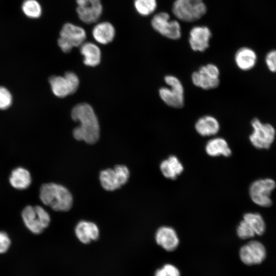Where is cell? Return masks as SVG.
Returning <instances> with one entry per match:
<instances>
[{
  "instance_id": "6da1fadb",
  "label": "cell",
  "mask_w": 276,
  "mask_h": 276,
  "mask_svg": "<svg viewBox=\"0 0 276 276\" xmlns=\"http://www.w3.org/2000/svg\"><path fill=\"white\" fill-rule=\"evenodd\" d=\"M71 116L73 120L80 123L73 130L74 137L88 144L97 142L100 136V126L92 107L86 103L78 104L73 108Z\"/></svg>"
},
{
  "instance_id": "7a4b0ae2",
  "label": "cell",
  "mask_w": 276,
  "mask_h": 276,
  "mask_svg": "<svg viewBox=\"0 0 276 276\" xmlns=\"http://www.w3.org/2000/svg\"><path fill=\"white\" fill-rule=\"evenodd\" d=\"M41 201L56 211H67L73 205V197L69 190L62 185L49 182L43 184L39 190Z\"/></svg>"
},
{
  "instance_id": "3957f363",
  "label": "cell",
  "mask_w": 276,
  "mask_h": 276,
  "mask_svg": "<svg viewBox=\"0 0 276 276\" xmlns=\"http://www.w3.org/2000/svg\"><path fill=\"white\" fill-rule=\"evenodd\" d=\"M21 216L25 227L36 235L42 233L51 221L48 212L40 205L26 206L21 211Z\"/></svg>"
},
{
  "instance_id": "277c9868",
  "label": "cell",
  "mask_w": 276,
  "mask_h": 276,
  "mask_svg": "<svg viewBox=\"0 0 276 276\" xmlns=\"http://www.w3.org/2000/svg\"><path fill=\"white\" fill-rule=\"evenodd\" d=\"M172 10L178 19L193 22L201 18L207 8L203 0H175Z\"/></svg>"
},
{
  "instance_id": "5b68a950",
  "label": "cell",
  "mask_w": 276,
  "mask_h": 276,
  "mask_svg": "<svg viewBox=\"0 0 276 276\" xmlns=\"http://www.w3.org/2000/svg\"><path fill=\"white\" fill-rule=\"evenodd\" d=\"M276 188V182L270 178L258 179L253 181L249 188L252 201L259 206L269 208L272 205V191Z\"/></svg>"
},
{
  "instance_id": "8992f818",
  "label": "cell",
  "mask_w": 276,
  "mask_h": 276,
  "mask_svg": "<svg viewBox=\"0 0 276 276\" xmlns=\"http://www.w3.org/2000/svg\"><path fill=\"white\" fill-rule=\"evenodd\" d=\"M252 132L249 135L252 145L258 149H268L273 143L275 136L274 127L269 123H263L258 118L251 121Z\"/></svg>"
},
{
  "instance_id": "52a82bcc",
  "label": "cell",
  "mask_w": 276,
  "mask_h": 276,
  "mask_svg": "<svg viewBox=\"0 0 276 276\" xmlns=\"http://www.w3.org/2000/svg\"><path fill=\"white\" fill-rule=\"evenodd\" d=\"M164 80L170 87H162L159 89L160 98L170 107H182L184 104V88L181 82L173 75L165 76Z\"/></svg>"
},
{
  "instance_id": "ba28073f",
  "label": "cell",
  "mask_w": 276,
  "mask_h": 276,
  "mask_svg": "<svg viewBox=\"0 0 276 276\" xmlns=\"http://www.w3.org/2000/svg\"><path fill=\"white\" fill-rule=\"evenodd\" d=\"M58 44L64 53H68L73 47H80L86 38L83 28L68 22L65 24L60 32Z\"/></svg>"
},
{
  "instance_id": "9c48e42d",
  "label": "cell",
  "mask_w": 276,
  "mask_h": 276,
  "mask_svg": "<svg viewBox=\"0 0 276 276\" xmlns=\"http://www.w3.org/2000/svg\"><path fill=\"white\" fill-rule=\"evenodd\" d=\"M130 173L128 168L122 165L116 166L113 169L102 171L99 179L102 187L107 191H112L120 188L128 181Z\"/></svg>"
},
{
  "instance_id": "30bf717a",
  "label": "cell",
  "mask_w": 276,
  "mask_h": 276,
  "mask_svg": "<svg viewBox=\"0 0 276 276\" xmlns=\"http://www.w3.org/2000/svg\"><path fill=\"white\" fill-rule=\"evenodd\" d=\"M153 29L164 37L177 40L181 37V27L176 20H170V15L165 12L156 14L151 19Z\"/></svg>"
},
{
  "instance_id": "8fae6325",
  "label": "cell",
  "mask_w": 276,
  "mask_h": 276,
  "mask_svg": "<svg viewBox=\"0 0 276 276\" xmlns=\"http://www.w3.org/2000/svg\"><path fill=\"white\" fill-rule=\"evenodd\" d=\"M49 82L53 94L59 98H63L74 94L77 90L79 80L73 72H67L64 76H53Z\"/></svg>"
},
{
  "instance_id": "7c38bea8",
  "label": "cell",
  "mask_w": 276,
  "mask_h": 276,
  "mask_svg": "<svg viewBox=\"0 0 276 276\" xmlns=\"http://www.w3.org/2000/svg\"><path fill=\"white\" fill-rule=\"evenodd\" d=\"M219 70L213 64L201 66L192 74V81L196 86L204 90L216 88L219 84Z\"/></svg>"
},
{
  "instance_id": "4fadbf2b",
  "label": "cell",
  "mask_w": 276,
  "mask_h": 276,
  "mask_svg": "<svg viewBox=\"0 0 276 276\" xmlns=\"http://www.w3.org/2000/svg\"><path fill=\"white\" fill-rule=\"evenodd\" d=\"M266 257L264 245L257 240H251L243 245L239 250V257L246 265H252L262 263Z\"/></svg>"
},
{
  "instance_id": "5bb4252c",
  "label": "cell",
  "mask_w": 276,
  "mask_h": 276,
  "mask_svg": "<svg viewBox=\"0 0 276 276\" xmlns=\"http://www.w3.org/2000/svg\"><path fill=\"white\" fill-rule=\"evenodd\" d=\"M76 3L78 17L86 24L96 22L102 13L103 7L100 0H76Z\"/></svg>"
},
{
  "instance_id": "9a60e30c",
  "label": "cell",
  "mask_w": 276,
  "mask_h": 276,
  "mask_svg": "<svg viewBox=\"0 0 276 276\" xmlns=\"http://www.w3.org/2000/svg\"><path fill=\"white\" fill-rule=\"evenodd\" d=\"M212 36L210 29L205 26H196L190 32L189 42L194 51L203 52L209 47Z\"/></svg>"
},
{
  "instance_id": "2e32d148",
  "label": "cell",
  "mask_w": 276,
  "mask_h": 276,
  "mask_svg": "<svg viewBox=\"0 0 276 276\" xmlns=\"http://www.w3.org/2000/svg\"><path fill=\"white\" fill-rule=\"evenodd\" d=\"M155 240L157 244L168 251L176 249L179 240L176 231L169 226H162L156 231Z\"/></svg>"
},
{
  "instance_id": "e0dca14e",
  "label": "cell",
  "mask_w": 276,
  "mask_h": 276,
  "mask_svg": "<svg viewBox=\"0 0 276 276\" xmlns=\"http://www.w3.org/2000/svg\"><path fill=\"white\" fill-rule=\"evenodd\" d=\"M75 234L79 240L84 244H88L96 240L99 236V229L94 223L87 221H81L77 224Z\"/></svg>"
},
{
  "instance_id": "ac0fdd59",
  "label": "cell",
  "mask_w": 276,
  "mask_h": 276,
  "mask_svg": "<svg viewBox=\"0 0 276 276\" xmlns=\"http://www.w3.org/2000/svg\"><path fill=\"white\" fill-rule=\"evenodd\" d=\"M32 176L30 171L22 167L13 169L9 176V182L13 188L18 190L28 189L32 183Z\"/></svg>"
},
{
  "instance_id": "d6986e66",
  "label": "cell",
  "mask_w": 276,
  "mask_h": 276,
  "mask_svg": "<svg viewBox=\"0 0 276 276\" xmlns=\"http://www.w3.org/2000/svg\"><path fill=\"white\" fill-rule=\"evenodd\" d=\"M257 61V55L254 50L248 47L239 49L235 55V61L237 67L242 71L252 69Z\"/></svg>"
},
{
  "instance_id": "ffe728a7",
  "label": "cell",
  "mask_w": 276,
  "mask_h": 276,
  "mask_svg": "<svg viewBox=\"0 0 276 276\" xmlns=\"http://www.w3.org/2000/svg\"><path fill=\"white\" fill-rule=\"evenodd\" d=\"M115 33L113 26L107 21L97 24L92 31V35L95 40L102 44H106L111 42L115 36Z\"/></svg>"
},
{
  "instance_id": "44dd1931",
  "label": "cell",
  "mask_w": 276,
  "mask_h": 276,
  "mask_svg": "<svg viewBox=\"0 0 276 276\" xmlns=\"http://www.w3.org/2000/svg\"><path fill=\"white\" fill-rule=\"evenodd\" d=\"M195 128L200 135L211 136L216 134L219 132L220 125L218 120L214 117L205 116L196 121Z\"/></svg>"
},
{
  "instance_id": "7402d4cb",
  "label": "cell",
  "mask_w": 276,
  "mask_h": 276,
  "mask_svg": "<svg viewBox=\"0 0 276 276\" xmlns=\"http://www.w3.org/2000/svg\"><path fill=\"white\" fill-rule=\"evenodd\" d=\"M81 54L83 56L84 63L87 66H95L101 61V52L100 48L93 42H84L80 47Z\"/></svg>"
},
{
  "instance_id": "603a6c76",
  "label": "cell",
  "mask_w": 276,
  "mask_h": 276,
  "mask_svg": "<svg viewBox=\"0 0 276 276\" xmlns=\"http://www.w3.org/2000/svg\"><path fill=\"white\" fill-rule=\"evenodd\" d=\"M160 170L165 177L175 179L182 173L183 167L178 158L172 155L161 163Z\"/></svg>"
},
{
  "instance_id": "cb8c5ba5",
  "label": "cell",
  "mask_w": 276,
  "mask_h": 276,
  "mask_svg": "<svg viewBox=\"0 0 276 276\" xmlns=\"http://www.w3.org/2000/svg\"><path fill=\"white\" fill-rule=\"evenodd\" d=\"M205 149L209 155L213 157L221 155L228 157L232 154V150L227 142L221 137H215L209 140Z\"/></svg>"
},
{
  "instance_id": "d4e9b609",
  "label": "cell",
  "mask_w": 276,
  "mask_h": 276,
  "mask_svg": "<svg viewBox=\"0 0 276 276\" xmlns=\"http://www.w3.org/2000/svg\"><path fill=\"white\" fill-rule=\"evenodd\" d=\"M244 220L255 232L256 235H263L266 229V225L263 216L258 213H246L243 216Z\"/></svg>"
},
{
  "instance_id": "484cf974",
  "label": "cell",
  "mask_w": 276,
  "mask_h": 276,
  "mask_svg": "<svg viewBox=\"0 0 276 276\" xmlns=\"http://www.w3.org/2000/svg\"><path fill=\"white\" fill-rule=\"evenodd\" d=\"M21 9L24 13L31 18H37L42 13V8L36 0H25Z\"/></svg>"
},
{
  "instance_id": "4316f807",
  "label": "cell",
  "mask_w": 276,
  "mask_h": 276,
  "mask_svg": "<svg viewBox=\"0 0 276 276\" xmlns=\"http://www.w3.org/2000/svg\"><path fill=\"white\" fill-rule=\"evenodd\" d=\"M134 5L140 15L148 16L156 10L157 2L156 0H134Z\"/></svg>"
},
{
  "instance_id": "83f0119b",
  "label": "cell",
  "mask_w": 276,
  "mask_h": 276,
  "mask_svg": "<svg viewBox=\"0 0 276 276\" xmlns=\"http://www.w3.org/2000/svg\"><path fill=\"white\" fill-rule=\"evenodd\" d=\"M237 234L241 239H247L255 237L256 235L248 224L242 220L237 228Z\"/></svg>"
},
{
  "instance_id": "f1b7e54d",
  "label": "cell",
  "mask_w": 276,
  "mask_h": 276,
  "mask_svg": "<svg viewBox=\"0 0 276 276\" xmlns=\"http://www.w3.org/2000/svg\"><path fill=\"white\" fill-rule=\"evenodd\" d=\"M154 276H180V271L174 265L166 264L157 269Z\"/></svg>"
},
{
  "instance_id": "f546056e",
  "label": "cell",
  "mask_w": 276,
  "mask_h": 276,
  "mask_svg": "<svg viewBox=\"0 0 276 276\" xmlns=\"http://www.w3.org/2000/svg\"><path fill=\"white\" fill-rule=\"evenodd\" d=\"M12 103V96L9 90L4 86H0V109H6Z\"/></svg>"
},
{
  "instance_id": "4dcf8cb0",
  "label": "cell",
  "mask_w": 276,
  "mask_h": 276,
  "mask_svg": "<svg viewBox=\"0 0 276 276\" xmlns=\"http://www.w3.org/2000/svg\"><path fill=\"white\" fill-rule=\"evenodd\" d=\"M265 61L268 70L276 73V50L269 51L266 55Z\"/></svg>"
},
{
  "instance_id": "1f68e13d",
  "label": "cell",
  "mask_w": 276,
  "mask_h": 276,
  "mask_svg": "<svg viewBox=\"0 0 276 276\" xmlns=\"http://www.w3.org/2000/svg\"><path fill=\"white\" fill-rule=\"evenodd\" d=\"M11 244V240L8 234L3 231H0V254L6 252Z\"/></svg>"
}]
</instances>
